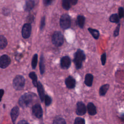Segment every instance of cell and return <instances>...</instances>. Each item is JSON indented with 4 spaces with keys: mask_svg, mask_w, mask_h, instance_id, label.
<instances>
[{
    "mask_svg": "<svg viewBox=\"0 0 124 124\" xmlns=\"http://www.w3.org/2000/svg\"><path fill=\"white\" fill-rule=\"evenodd\" d=\"M34 95L31 93H25L19 99L18 103L19 105L22 108L28 107L32 102Z\"/></svg>",
    "mask_w": 124,
    "mask_h": 124,
    "instance_id": "obj_2",
    "label": "cell"
},
{
    "mask_svg": "<svg viewBox=\"0 0 124 124\" xmlns=\"http://www.w3.org/2000/svg\"><path fill=\"white\" fill-rule=\"evenodd\" d=\"M34 6V1L33 0H27L25 5V10L27 11H30Z\"/></svg>",
    "mask_w": 124,
    "mask_h": 124,
    "instance_id": "obj_16",
    "label": "cell"
},
{
    "mask_svg": "<svg viewBox=\"0 0 124 124\" xmlns=\"http://www.w3.org/2000/svg\"><path fill=\"white\" fill-rule=\"evenodd\" d=\"M32 113L34 115L38 118L42 117L43 115V110L39 104H36L32 107Z\"/></svg>",
    "mask_w": 124,
    "mask_h": 124,
    "instance_id": "obj_8",
    "label": "cell"
},
{
    "mask_svg": "<svg viewBox=\"0 0 124 124\" xmlns=\"http://www.w3.org/2000/svg\"><path fill=\"white\" fill-rule=\"evenodd\" d=\"M109 88V85L107 84L102 86L99 89V94L101 96L105 95Z\"/></svg>",
    "mask_w": 124,
    "mask_h": 124,
    "instance_id": "obj_18",
    "label": "cell"
},
{
    "mask_svg": "<svg viewBox=\"0 0 124 124\" xmlns=\"http://www.w3.org/2000/svg\"><path fill=\"white\" fill-rule=\"evenodd\" d=\"M88 113L91 115H94L96 113V109L94 105L92 103H89L87 105Z\"/></svg>",
    "mask_w": 124,
    "mask_h": 124,
    "instance_id": "obj_14",
    "label": "cell"
},
{
    "mask_svg": "<svg viewBox=\"0 0 124 124\" xmlns=\"http://www.w3.org/2000/svg\"><path fill=\"white\" fill-rule=\"evenodd\" d=\"M85 55L84 52L80 49H78L74 55V59L73 60L77 69H79L81 67L82 62L85 60Z\"/></svg>",
    "mask_w": 124,
    "mask_h": 124,
    "instance_id": "obj_1",
    "label": "cell"
},
{
    "mask_svg": "<svg viewBox=\"0 0 124 124\" xmlns=\"http://www.w3.org/2000/svg\"><path fill=\"white\" fill-rule=\"evenodd\" d=\"M86 107L83 103L82 102H78L77 104L76 113L78 115L81 116L86 113Z\"/></svg>",
    "mask_w": 124,
    "mask_h": 124,
    "instance_id": "obj_9",
    "label": "cell"
},
{
    "mask_svg": "<svg viewBox=\"0 0 124 124\" xmlns=\"http://www.w3.org/2000/svg\"><path fill=\"white\" fill-rule=\"evenodd\" d=\"M36 87L37 88V91H38V93L40 98L41 101H43V100H44V97H45L44 90L43 85L39 81L37 82Z\"/></svg>",
    "mask_w": 124,
    "mask_h": 124,
    "instance_id": "obj_13",
    "label": "cell"
},
{
    "mask_svg": "<svg viewBox=\"0 0 124 124\" xmlns=\"http://www.w3.org/2000/svg\"><path fill=\"white\" fill-rule=\"evenodd\" d=\"M19 114V108L18 107L16 106L14 107L11 111V117L13 124L15 123V122Z\"/></svg>",
    "mask_w": 124,
    "mask_h": 124,
    "instance_id": "obj_12",
    "label": "cell"
},
{
    "mask_svg": "<svg viewBox=\"0 0 124 124\" xmlns=\"http://www.w3.org/2000/svg\"><path fill=\"white\" fill-rule=\"evenodd\" d=\"M11 63V59L7 55H3L0 57V67L5 68Z\"/></svg>",
    "mask_w": 124,
    "mask_h": 124,
    "instance_id": "obj_7",
    "label": "cell"
},
{
    "mask_svg": "<svg viewBox=\"0 0 124 124\" xmlns=\"http://www.w3.org/2000/svg\"><path fill=\"white\" fill-rule=\"evenodd\" d=\"M120 24H118V26L116 27L114 31V36H117L119 35V30H120Z\"/></svg>",
    "mask_w": 124,
    "mask_h": 124,
    "instance_id": "obj_31",
    "label": "cell"
},
{
    "mask_svg": "<svg viewBox=\"0 0 124 124\" xmlns=\"http://www.w3.org/2000/svg\"><path fill=\"white\" fill-rule=\"evenodd\" d=\"M85 18L84 16H78L77 17V22L78 26L80 28H83V27H84V23H85Z\"/></svg>",
    "mask_w": 124,
    "mask_h": 124,
    "instance_id": "obj_17",
    "label": "cell"
},
{
    "mask_svg": "<svg viewBox=\"0 0 124 124\" xmlns=\"http://www.w3.org/2000/svg\"><path fill=\"white\" fill-rule=\"evenodd\" d=\"M118 16L119 18H122L124 16V9L121 7L118 9Z\"/></svg>",
    "mask_w": 124,
    "mask_h": 124,
    "instance_id": "obj_29",
    "label": "cell"
},
{
    "mask_svg": "<svg viewBox=\"0 0 124 124\" xmlns=\"http://www.w3.org/2000/svg\"><path fill=\"white\" fill-rule=\"evenodd\" d=\"M25 80L24 78L20 75L16 76L13 80L14 88L16 90H22L24 86Z\"/></svg>",
    "mask_w": 124,
    "mask_h": 124,
    "instance_id": "obj_3",
    "label": "cell"
},
{
    "mask_svg": "<svg viewBox=\"0 0 124 124\" xmlns=\"http://www.w3.org/2000/svg\"><path fill=\"white\" fill-rule=\"evenodd\" d=\"M70 3H71L72 5H76L77 2H78V0H69Z\"/></svg>",
    "mask_w": 124,
    "mask_h": 124,
    "instance_id": "obj_34",
    "label": "cell"
},
{
    "mask_svg": "<svg viewBox=\"0 0 124 124\" xmlns=\"http://www.w3.org/2000/svg\"><path fill=\"white\" fill-rule=\"evenodd\" d=\"M65 83L66 87L69 89L74 88L75 86L76 81L75 79L71 76L68 77L65 80Z\"/></svg>",
    "mask_w": 124,
    "mask_h": 124,
    "instance_id": "obj_11",
    "label": "cell"
},
{
    "mask_svg": "<svg viewBox=\"0 0 124 124\" xmlns=\"http://www.w3.org/2000/svg\"><path fill=\"white\" fill-rule=\"evenodd\" d=\"M44 100L46 106H49L51 103V98L50 96H49L47 95H45Z\"/></svg>",
    "mask_w": 124,
    "mask_h": 124,
    "instance_id": "obj_28",
    "label": "cell"
},
{
    "mask_svg": "<svg viewBox=\"0 0 124 124\" xmlns=\"http://www.w3.org/2000/svg\"><path fill=\"white\" fill-rule=\"evenodd\" d=\"M93 76L91 74H87L85 77L84 82L88 86H91L93 81Z\"/></svg>",
    "mask_w": 124,
    "mask_h": 124,
    "instance_id": "obj_15",
    "label": "cell"
},
{
    "mask_svg": "<svg viewBox=\"0 0 124 124\" xmlns=\"http://www.w3.org/2000/svg\"><path fill=\"white\" fill-rule=\"evenodd\" d=\"M31 31V26L30 23L25 24L22 29V35L24 38H28L30 36Z\"/></svg>",
    "mask_w": 124,
    "mask_h": 124,
    "instance_id": "obj_6",
    "label": "cell"
},
{
    "mask_svg": "<svg viewBox=\"0 0 124 124\" xmlns=\"http://www.w3.org/2000/svg\"><path fill=\"white\" fill-rule=\"evenodd\" d=\"M45 25V17H42V20L41 21V24H40V29L42 30Z\"/></svg>",
    "mask_w": 124,
    "mask_h": 124,
    "instance_id": "obj_32",
    "label": "cell"
},
{
    "mask_svg": "<svg viewBox=\"0 0 124 124\" xmlns=\"http://www.w3.org/2000/svg\"><path fill=\"white\" fill-rule=\"evenodd\" d=\"M101 60L102 65H105L106 61V53H104L101 56Z\"/></svg>",
    "mask_w": 124,
    "mask_h": 124,
    "instance_id": "obj_30",
    "label": "cell"
},
{
    "mask_svg": "<svg viewBox=\"0 0 124 124\" xmlns=\"http://www.w3.org/2000/svg\"><path fill=\"white\" fill-rule=\"evenodd\" d=\"M119 19L118 15L116 14H112L109 17L110 21L113 23H118L119 22Z\"/></svg>",
    "mask_w": 124,
    "mask_h": 124,
    "instance_id": "obj_23",
    "label": "cell"
},
{
    "mask_svg": "<svg viewBox=\"0 0 124 124\" xmlns=\"http://www.w3.org/2000/svg\"><path fill=\"white\" fill-rule=\"evenodd\" d=\"M62 6L65 10H68L70 8V2L69 0H62Z\"/></svg>",
    "mask_w": 124,
    "mask_h": 124,
    "instance_id": "obj_24",
    "label": "cell"
},
{
    "mask_svg": "<svg viewBox=\"0 0 124 124\" xmlns=\"http://www.w3.org/2000/svg\"><path fill=\"white\" fill-rule=\"evenodd\" d=\"M52 1V0H44V2L45 5H49L51 3Z\"/></svg>",
    "mask_w": 124,
    "mask_h": 124,
    "instance_id": "obj_33",
    "label": "cell"
},
{
    "mask_svg": "<svg viewBox=\"0 0 124 124\" xmlns=\"http://www.w3.org/2000/svg\"><path fill=\"white\" fill-rule=\"evenodd\" d=\"M7 45V41L6 38L0 35V49L4 48Z\"/></svg>",
    "mask_w": 124,
    "mask_h": 124,
    "instance_id": "obj_19",
    "label": "cell"
},
{
    "mask_svg": "<svg viewBox=\"0 0 124 124\" xmlns=\"http://www.w3.org/2000/svg\"><path fill=\"white\" fill-rule=\"evenodd\" d=\"M88 31L94 39H97L98 38L99 36V32L97 30L91 28H88Z\"/></svg>",
    "mask_w": 124,
    "mask_h": 124,
    "instance_id": "obj_21",
    "label": "cell"
},
{
    "mask_svg": "<svg viewBox=\"0 0 124 124\" xmlns=\"http://www.w3.org/2000/svg\"><path fill=\"white\" fill-rule=\"evenodd\" d=\"M37 60H38V55L35 54L33 55L32 61H31V66L33 69H35L37 63Z\"/></svg>",
    "mask_w": 124,
    "mask_h": 124,
    "instance_id": "obj_25",
    "label": "cell"
},
{
    "mask_svg": "<svg viewBox=\"0 0 124 124\" xmlns=\"http://www.w3.org/2000/svg\"><path fill=\"white\" fill-rule=\"evenodd\" d=\"M39 68L41 74H43L45 72V64L44 62V58L42 56L39 62Z\"/></svg>",
    "mask_w": 124,
    "mask_h": 124,
    "instance_id": "obj_22",
    "label": "cell"
},
{
    "mask_svg": "<svg viewBox=\"0 0 124 124\" xmlns=\"http://www.w3.org/2000/svg\"><path fill=\"white\" fill-rule=\"evenodd\" d=\"M53 124H66V122L63 118L58 117L54 120Z\"/></svg>",
    "mask_w": 124,
    "mask_h": 124,
    "instance_id": "obj_26",
    "label": "cell"
},
{
    "mask_svg": "<svg viewBox=\"0 0 124 124\" xmlns=\"http://www.w3.org/2000/svg\"><path fill=\"white\" fill-rule=\"evenodd\" d=\"M61 66L63 69H68L71 64V60L68 56H64L61 60Z\"/></svg>",
    "mask_w": 124,
    "mask_h": 124,
    "instance_id": "obj_10",
    "label": "cell"
},
{
    "mask_svg": "<svg viewBox=\"0 0 124 124\" xmlns=\"http://www.w3.org/2000/svg\"><path fill=\"white\" fill-rule=\"evenodd\" d=\"M52 42L53 45L56 46H61L63 43V35L60 31H55L52 37Z\"/></svg>",
    "mask_w": 124,
    "mask_h": 124,
    "instance_id": "obj_4",
    "label": "cell"
},
{
    "mask_svg": "<svg viewBox=\"0 0 124 124\" xmlns=\"http://www.w3.org/2000/svg\"><path fill=\"white\" fill-rule=\"evenodd\" d=\"M74 124H85V120L81 117H77L76 118Z\"/></svg>",
    "mask_w": 124,
    "mask_h": 124,
    "instance_id": "obj_27",
    "label": "cell"
},
{
    "mask_svg": "<svg viewBox=\"0 0 124 124\" xmlns=\"http://www.w3.org/2000/svg\"><path fill=\"white\" fill-rule=\"evenodd\" d=\"M3 93H4V91L2 89H0V101H1V99L3 96Z\"/></svg>",
    "mask_w": 124,
    "mask_h": 124,
    "instance_id": "obj_36",
    "label": "cell"
},
{
    "mask_svg": "<svg viewBox=\"0 0 124 124\" xmlns=\"http://www.w3.org/2000/svg\"><path fill=\"white\" fill-rule=\"evenodd\" d=\"M60 24L61 27L63 30L69 28L71 25V19L69 16L67 14L62 15L60 18Z\"/></svg>",
    "mask_w": 124,
    "mask_h": 124,
    "instance_id": "obj_5",
    "label": "cell"
},
{
    "mask_svg": "<svg viewBox=\"0 0 124 124\" xmlns=\"http://www.w3.org/2000/svg\"><path fill=\"white\" fill-rule=\"evenodd\" d=\"M17 124H29L25 120H21L19 121Z\"/></svg>",
    "mask_w": 124,
    "mask_h": 124,
    "instance_id": "obj_35",
    "label": "cell"
},
{
    "mask_svg": "<svg viewBox=\"0 0 124 124\" xmlns=\"http://www.w3.org/2000/svg\"><path fill=\"white\" fill-rule=\"evenodd\" d=\"M29 77L32 79V83L33 85L35 87H36L38 82H37V77L36 74L33 72H31L29 74Z\"/></svg>",
    "mask_w": 124,
    "mask_h": 124,
    "instance_id": "obj_20",
    "label": "cell"
}]
</instances>
